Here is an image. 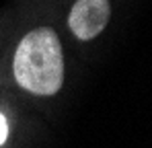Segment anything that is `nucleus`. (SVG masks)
<instances>
[{"label":"nucleus","mask_w":152,"mask_h":148,"mask_svg":"<svg viewBox=\"0 0 152 148\" xmlns=\"http://www.w3.org/2000/svg\"><path fill=\"white\" fill-rule=\"evenodd\" d=\"M17 84L39 97L56 95L64 84V56L58 33L51 27H37L21 39L12 60Z\"/></svg>","instance_id":"f257e3e1"},{"label":"nucleus","mask_w":152,"mask_h":148,"mask_svg":"<svg viewBox=\"0 0 152 148\" xmlns=\"http://www.w3.org/2000/svg\"><path fill=\"white\" fill-rule=\"evenodd\" d=\"M109 0H76L68 15V27L80 41L95 39L109 23Z\"/></svg>","instance_id":"f03ea898"},{"label":"nucleus","mask_w":152,"mask_h":148,"mask_svg":"<svg viewBox=\"0 0 152 148\" xmlns=\"http://www.w3.org/2000/svg\"><path fill=\"white\" fill-rule=\"evenodd\" d=\"M6 136H8V123H6V117L0 113V146L6 142Z\"/></svg>","instance_id":"7ed1b4c3"}]
</instances>
